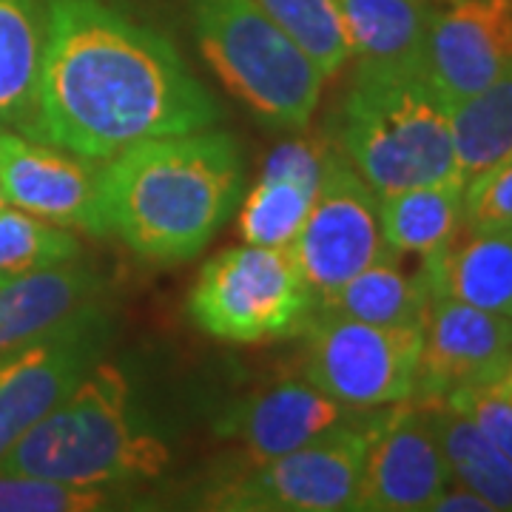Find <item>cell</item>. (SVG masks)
Wrapping results in <instances>:
<instances>
[{"label": "cell", "instance_id": "obj_16", "mask_svg": "<svg viewBox=\"0 0 512 512\" xmlns=\"http://www.w3.org/2000/svg\"><path fill=\"white\" fill-rule=\"evenodd\" d=\"M333 148L319 137H293L265 157L248 197L239 202V234L251 245L291 248L325 180Z\"/></svg>", "mask_w": 512, "mask_h": 512}, {"label": "cell", "instance_id": "obj_21", "mask_svg": "<svg viewBox=\"0 0 512 512\" xmlns=\"http://www.w3.org/2000/svg\"><path fill=\"white\" fill-rule=\"evenodd\" d=\"M387 251L399 256H436L464 228V183L410 185L376 194Z\"/></svg>", "mask_w": 512, "mask_h": 512}, {"label": "cell", "instance_id": "obj_14", "mask_svg": "<svg viewBox=\"0 0 512 512\" xmlns=\"http://www.w3.org/2000/svg\"><path fill=\"white\" fill-rule=\"evenodd\" d=\"M450 484V467L427 410L416 402L384 407L367 436L356 512H421Z\"/></svg>", "mask_w": 512, "mask_h": 512}, {"label": "cell", "instance_id": "obj_10", "mask_svg": "<svg viewBox=\"0 0 512 512\" xmlns=\"http://www.w3.org/2000/svg\"><path fill=\"white\" fill-rule=\"evenodd\" d=\"M288 251L311 288L313 302L330 296L387 254L376 191L336 148L330 151L325 180Z\"/></svg>", "mask_w": 512, "mask_h": 512}, {"label": "cell", "instance_id": "obj_30", "mask_svg": "<svg viewBox=\"0 0 512 512\" xmlns=\"http://www.w3.org/2000/svg\"><path fill=\"white\" fill-rule=\"evenodd\" d=\"M430 512H493V507L481 495L473 493L470 487L450 478V484L430 504Z\"/></svg>", "mask_w": 512, "mask_h": 512}, {"label": "cell", "instance_id": "obj_26", "mask_svg": "<svg viewBox=\"0 0 512 512\" xmlns=\"http://www.w3.org/2000/svg\"><path fill=\"white\" fill-rule=\"evenodd\" d=\"M256 6L311 57L325 80L345 72L350 46L333 0H254Z\"/></svg>", "mask_w": 512, "mask_h": 512}, {"label": "cell", "instance_id": "obj_27", "mask_svg": "<svg viewBox=\"0 0 512 512\" xmlns=\"http://www.w3.org/2000/svg\"><path fill=\"white\" fill-rule=\"evenodd\" d=\"M128 487H83L0 470V512H106L140 507Z\"/></svg>", "mask_w": 512, "mask_h": 512}, {"label": "cell", "instance_id": "obj_2", "mask_svg": "<svg viewBox=\"0 0 512 512\" xmlns=\"http://www.w3.org/2000/svg\"><path fill=\"white\" fill-rule=\"evenodd\" d=\"M242 183L245 157L228 131L211 126L137 143L103 165L111 234L146 262L194 259L231 220Z\"/></svg>", "mask_w": 512, "mask_h": 512}, {"label": "cell", "instance_id": "obj_28", "mask_svg": "<svg viewBox=\"0 0 512 512\" xmlns=\"http://www.w3.org/2000/svg\"><path fill=\"white\" fill-rule=\"evenodd\" d=\"M512 228V154L464 183V231Z\"/></svg>", "mask_w": 512, "mask_h": 512}, {"label": "cell", "instance_id": "obj_32", "mask_svg": "<svg viewBox=\"0 0 512 512\" xmlns=\"http://www.w3.org/2000/svg\"><path fill=\"white\" fill-rule=\"evenodd\" d=\"M507 365H510V367H512V353H510V362H507Z\"/></svg>", "mask_w": 512, "mask_h": 512}, {"label": "cell", "instance_id": "obj_18", "mask_svg": "<svg viewBox=\"0 0 512 512\" xmlns=\"http://www.w3.org/2000/svg\"><path fill=\"white\" fill-rule=\"evenodd\" d=\"M433 296L512 319V228L464 231L444 251L421 259Z\"/></svg>", "mask_w": 512, "mask_h": 512}, {"label": "cell", "instance_id": "obj_24", "mask_svg": "<svg viewBox=\"0 0 512 512\" xmlns=\"http://www.w3.org/2000/svg\"><path fill=\"white\" fill-rule=\"evenodd\" d=\"M450 123L464 183L512 154V69L490 86L453 100Z\"/></svg>", "mask_w": 512, "mask_h": 512}, {"label": "cell", "instance_id": "obj_15", "mask_svg": "<svg viewBox=\"0 0 512 512\" xmlns=\"http://www.w3.org/2000/svg\"><path fill=\"white\" fill-rule=\"evenodd\" d=\"M512 69V0H433L424 74L450 103Z\"/></svg>", "mask_w": 512, "mask_h": 512}, {"label": "cell", "instance_id": "obj_23", "mask_svg": "<svg viewBox=\"0 0 512 512\" xmlns=\"http://www.w3.org/2000/svg\"><path fill=\"white\" fill-rule=\"evenodd\" d=\"M441 444L450 478L478 493L493 512H512V458L487 439L453 404H421Z\"/></svg>", "mask_w": 512, "mask_h": 512}, {"label": "cell", "instance_id": "obj_25", "mask_svg": "<svg viewBox=\"0 0 512 512\" xmlns=\"http://www.w3.org/2000/svg\"><path fill=\"white\" fill-rule=\"evenodd\" d=\"M83 256L80 237L32 214L3 205L0 208V282L66 265Z\"/></svg>", "mask_w": 512, "mask_h": 512}, {"label": "cell", "instance_id": "obj_7", "mask_svg": "<svg viewBox=\"0 0 512 512\" xmlns=\"http://www.w3.org/2000/svg\"><path fill=\"white\" fill-rule=\"evenodd\" d=\"M373 424L342 430L268 461L245 464V470L208 484L194 507L214 512L356 510Z\"/></svg>", "mask_w": 512, "mask_h": 512}, {"label": "cell", "instance_id": "obj_20", "mask_svg": "<svg viewBox=\"0 0 512 512\" xmlns=\"http://www.w3.org/2000/svg\"><path fill=\"white\" fill-rule=\"evenodd\" d=\"M356 66L424 69L433 0H333Z\"/></svg>", "mask_w": 512, "mask_h": 512}, {"label": "cell", "instance_id": "obj_12", "mask_svg": "<svg viewBox=\"0 0 512 512\" xmlns=\"http://www.w3.org/2000/svg\"><path fill=\"white\" fill-rule=\"evenodd\" d=\"M384 410V407H382ZM382 410H350L305 379H279L242 396L222 413L214 430L234 441L245 464L308 447L353 427H370Z\"/></svg>", "mask_w": 512, "mask_h": 512}, {"label": "cell", "instance_id": "obj_19", "mask_svg": "<svg viewBox=\"0 0 512 512\" xmlns=\"http://www.w3.org/2000/svg\"><path fill=\"white\" fill-rule=\"evenodd\" d=\"M430 302L433 282L424 262L419 271H407L399 262V254L387 251L382 259L348 279L342 288L319 299L313 311L387 328H424Z\"/></svg>", "mask_w": 512, "mask_h": 512}, {"label": "cell", "instance_id": "obj_9", "mask_svg": "<svg viewBox=\"0 0 512 512\" xmlns=\"http://www.w3.org/2000/svg\"><path fill=\"white\" fill-rule=\"evenodd\" d=\"M111 339L114 316L97 299L46 336L0 353V464L106 359Z\"/></svg>", "mask_w": 512, "mask_h": 512}, {"label": "cell", "instance_id": "obj_17", "mask_svg": "<svg viewBox=\"0 0 512 512\" xmlns=\"http://www.w3.org/2000/svg\"><path fill=\"white\" fill-rule=\"evenodd\" d=\"M103 274L74 259L37 274L0 282V353L35 342L103 299Z\"/></svg>", "mask_w": 512, "mask_h": 512}, {"label": "cell", "instance_id": "obj_13", "mask_svg": "<svg viewBox=\"0 0 512 512\" xmlns=\"http://www.w3.org/2000/svg\"><path fill=\"white\" fill-rule=\"evenodd\" d=\"M512 353V319L433 296L421 333V356L410 402L439 404L464 390L493 384Z\"/></svg>", "mask_w": 512, "mask_h": 512}, {"label": "cell", "instance_id": "obj_29", "mask_svg": "<svg viewBox=\"0 0 512 512\" xmlns=\"http://www.w3.org/2000/svg\"><path fill=\"white\" fill-rule=\"evenodd\" d=\"M464 416H470L478 430L493 441L495 447L512 458V407L490 387H476V390H464L453 399H447Z\"/></svg>", "mask_w": 512, "mask_h": 512}, {"label": "cell", "instance_id": "obj_4", "mask_svg": "<svg viewBox=\"0 0 512 512\" xmlns=\"http://www.w3.org/2000/svg\"><path fill=\"white\" fill-rule=\"evenodd\" d=\"M333 137L376 194L461 180L450 100L421 66H356L333 114Z\"/></svg>", "mask_w": 512, "mask_h": 512}, {"label": "cell", "instance_id": "obj_6", "mask_svg": "<svg viewBox=\"0 0 512 512\" xmlns=\"http://www.w3.org/2000/svg\"><path fill=\"white\" fill-rule=\"evenodd\" d=\"M313 305L291 251L251 242L211 256L188 293L191 322L228 345L299 336Z\"/></svg>", "mask_w": 512, "mask_h": 512}, {"label": "cell", "instance_id": "obj_1", "mask_svg": "<svg viewBox=\"0 0 512 512\" xmlns=\"http://www.w3.org/2000/svg\"><path fill=\"white\" fill-rule=\"evenodd\" d=\"M46 6V52L26 137L109 163L154 137L217 126L220 103L163 32L111 0Z\"/></svg>", "mask_w": 512, "mask_h": 512}, {"label": "cell", "instance_id": "obj_31", "mask_svg": "<svg viewBox=\"0 0 512 512\" xmlns=\"http://www.w3.org/2000/svg\"><path fill=\"white\" fill-rule=\"evenodd\" d=\"M3 205H6V200H3V194H0V208H3Z\"/></svg>", "mask_w": 512, "mask_h": 512}, {"label": "cell", "instance_id": "obj_3", "mask_svg": "<svg viewBox=\"0 0 512 512\" xmlns=\"http://www.w3.org/2000/svg\"><path fill=\"white\" fill-rule=\"evenodd\" d=\"M174 453L134 402L126 370L100 359L46 419L3 458L0 470L83 487L160 481Z\"/></svg>", "mask_w": 512, "mask_h": 512}, {"label": "cell", "instance_id": "obj_5", "mask_svg": "<svg viewBox=\"0 0 512 512\" xmlns=\"http://www.w3.org/2000/svg\"><path fill=\"white\" fill-rule=\"evenodd\" d=\"M188 12L211 72L256 120L308 128L328 80L254 0H188Z\"/></svg>", "mask_w": 512, "mask_h": 512}, {"label": "cell", "instance_id": "obj_8", "mask_svg": "<svg viewBox=\"0 0 512 512\" xmlns=\"http://www.w3.org/2000/svg\"><path fill=\"white\" fill-rule=\"evenodd\" d=\"M424 328H387L313 311L305 336V376L350 410L410 402Z\"/></svg>", "mask_w": 512, "mask_h": 512}, {"label": "cell", "instance_id": "obj_22", "mask_svg": "<svg viewBox=\"0 0 512 512\" xmlns=\"http://www.w3.org/2000/svg\"><path fill=\"white\" fill-rule=\"evenodd\" d=\"M49 32L46 0H0V131H26Z\"/></svg>", "mask_w": 512, "mask_h": 512}, {"label": "cell", "instance_id": "obj_11", "mask_svg": "<svg viewBox=\"0 0 512 512\" xmlns=\"http://www.w3.org/2000/svg\"><path fill=\"white\" fill-rule=\"evenodd\" d=\"M0 194L6 205L74 234H111L103 165L20 131H0Z\"/></svg>", "mask_w": 512, "mask_h": 512}]
</instances>
